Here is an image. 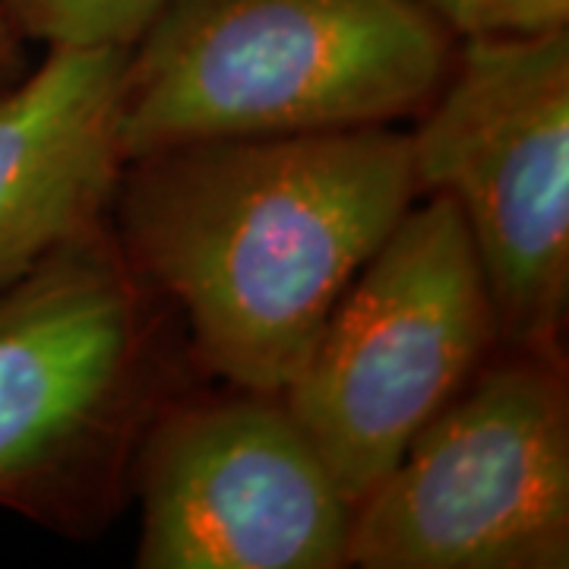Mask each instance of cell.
Listing matches in <instances>:
<instances>
[{
    "label": "cell",
    "mask_w": 569,
    "mask_h": 569,
    "mask_svg": "<svg viewBox=\"0 0 569 569\" xmlns=\"http://www.w3.org/2000/svg\"><path fill=\"white\" fill-rule=\"evenodd\" d=\"M408 142L418 197L462 212L500 346L567 351L569 29L459 39Z\"/></svg>",
    "instance_id": "6"
},
{
    "label": "cell",
    "mask_w": 569,
    "mask_h": 569,
    "mask_svg": "<svg viewBox=\"0 0 569 569\" xmlns=\"http://www.w3.org/2000/svg\"><path fill=\"white\" fill-rule=\"evenodd\" d=\"M181 323L104 222L0 291V509L104 531L156 411L193 383Z\"/></svg>",
    "instance_id": "3"
},
{
    "label": "cell",
    "mask_w": 569,
    "mask_h": 569,
    "mask_svg": "<svg viewBox=\"0 0 569 569\" xmlns=\"http://www.w3.org/2000/svg\"><path fill=\"white\" fill-rule=\"evenodd\" d=\"M459 39L411 0H164L127 44L123 162L421 118Z\"/></svg>",
    "instance_id": "2"
},
{
    "label": "cell",
    "mask_w": 569,
    "mask_h": 569,
    "mask_svg": "<svg viewBox=\"0 0 569 569\" xmlns=\"http://www.w3.org/2000/svg\"><path fill=\"white\" fill-rule=\"evenodd\" d=\"M351 567L567 569V351L497 346L351 507Z\"/></svg>",
    "instance_id": "4"
},
{
    "label": "cell",
    "mask_w": 569,
    "mask_h": 569,
    "mask_svg": "<svg viewBox=\"0 0 569 569\" xmlns=\"http://www.w3.org/2000/svg\"><path fill=\"white\" fill-rule=\"evenodd\" d=\"M415 200L408 130L358 127L130 159L108 224L200 377L284 392Z\"/></svg>",
    "instance_id": "1"
},
{
    "label": "cell",
    "mask_w": 569,
    "mask_h": 569,
    "mask_svg": "<svg viewBox=\"0 0 569 569\" xmlns=\"http://www.w3.org/2000/svg\"><path fill=\"white\" fill-rule=\"evenodd\" d=\"M130 497L142 569L351 567V503L282 392L190 383L142 430Z\"/></svg>",
    "instance_id": "7"
},
{
    "label": "cell",
    "mask_w": 569,
    "mask_h": 569,
    "mask_svg": "<svg viewBox=\"0 0 569 569\" xmlns=\"http://www.w3.org/2000/svg\"><path fill=\"white\" fill-rule=\"evenodd\" d=\"M22 48H26V39L13 29V22L7 20L3 10H0V86L20 80L22 73L29 70Z\"/></svg>",
    "instance_id": "11"
},
{
    "label": "cell",
    "mask_w": 569,
    "mask_h": 569,
    "mask_svg": "<svg viewBox=\"0 0 569 569\" xmlns=\"http://www.w3.org/2000/svg\"><path fill=\"white\" fill-rule=\"evenodd\" d=\"M121 44H48L0 86V291L111 216Z\"/></svg>",
    "instance_id": "8"
},
{
    "label": "cell",
    "mask_w": 569,
    "mask_h": 569,
    "mask_svg": "<svg viewBox=\"0 0 569 569\" xmlns=\"http://www.w3.org/2000/svg\"><path fill=\"white\" fill-rule=\"evenodd\" d=\"M456 39L569 29V0H411Z\"/></svg>",
    "instance_id": "10"
},
{
    "label": "cell",
    "mask_w": 569,
    "mask_h": 569,
    "mask_svg": "<svg viewBox=\"0 0 569 569\" xmlns=\"http://www.w3.org/2000/svg\"><path fill=\"white\" fill-rule=\"evenodd\" d=\"M497 346L462 212L427 193L351 279L282 396L355 507Z\"/></svg>",
    "instance_id": "5"
},
{
    "label": "cell",
    "mask_w": 569,
    "mask_h": 569,
    "mask_svg": "<svg viewBox=\"0 0 569 569\" xmlns=\"http://www.w3.org/2000/svg\"><path fill=\"white\" fill-rule=\"evenodd\" d=\"M162 3L164 0H0V10L26 41L127 48Z\"/></svg>",
    "instance_id": "9"
}]
</instances>
